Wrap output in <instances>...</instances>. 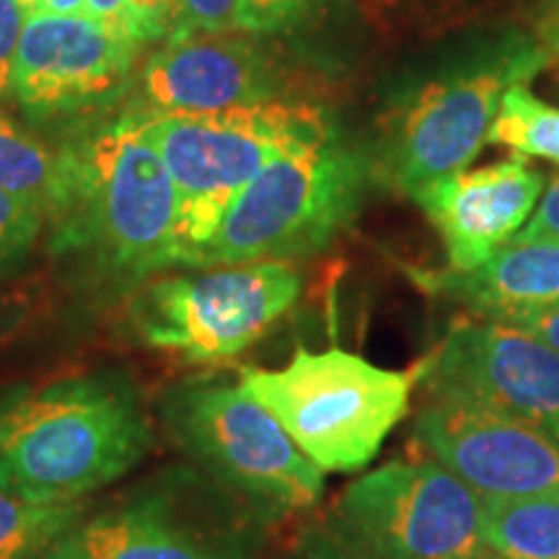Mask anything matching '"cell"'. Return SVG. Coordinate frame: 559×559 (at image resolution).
Segmentation results:
<instances>
[{
    "mask_svg": "<svg viewBox=\"0 0 559 559\" xmlns=\"http://www.w3.org/2000/svg\"><path fill=\"white\" fill-rule=\"evenodd\" d=\"M81 508L39 506L0 485V559H32L73 531Z\"/></svg>",
    "mask_w": 559,
    "mask_h": 559,
    "instance_id": "obj_20",
    "label": "cell"
},
{
    "mask_svg": "<svg viewBox=\"0 0 559 559\" xmlns=\"http://www.w3.org/2000/svg\"><path fill=\"white\" fill-rule=\"evenodd\" d=\"M417 283L481 319L510 321L559 306V241H510L479 267L417 272Z\"/></svg>",
    "mask_w": 559,
    "mask_h": 559,
    "instance_id": "obj_15",
    "label": "cell"
},
{
    "mask_svg": "<svg viewBox=\"0 0 559 559\" xmlns=\"http://www.w3.org/2000/svg\"><path fill=\"white\" fill-rule=\"evenodd\" d=\"M415 376L347 349L298 347L285 368H251L241 386L264 404L321 472L349 474L373 461L409 409Z\"/></svg>",
    "mask_w": 559,
    "mask_h": 559,
    "instance_id": "obj_6",
    "label": "cell"
},
{
    "mask_svg": "<svg viewBox=\"0 0 559 559\" xmlns=\"http://www.w3.org/2000/svg\"><path fill=\"white\" fill-rule=\"evenodd\" d=\"M143 115L145 132L177 190V267H185L192 251L215 234L230 202L272 158L332 138L330 122L309 104L260 102L213 115L143 109Z\"/></svg>",
    "mask_w": 559,
    "mask_h": 559,
    "instance_id": "obj_5",
    "label": "cell"
},
{
    "mask_svg": "<svg viewBox=\"0 0 559 559\" xmlns=\"http://www.w3.org/2000/svg\"><path fill=\"white\" fill-rule=\"evenodd\" d=\"M164 417L181 449L247 498L304 510L324 492V472L241 381L185 383L166 394Z\"/></svg>",
    "mask_w": 559,
    "mask_h": 559,
    "instance_id": "obj_9",
    "label": "cell"
},
{
    "mask_svg": "<svg viewBox=\"0 0 559 559\" xmlns=\"http://www.w3.org/2000/svg\"><path fill=\"white\" fill-rule=\"evenodd\" d=\"M45 215L29 202L0 190V277L26 262L37 243Z\"/></svg>",
    "mask_w": 559,
    "mask_h": 559,
    "instance_id": "obj_21",
    "label": "cell"
},
{
    "mask_svg": "<svg viewBox=\"0 0 559 559\" xmlns=\"http://www.w3.org/2000/svg\"><path fill=\"white\" fill-rule=\"evenodd\" d=\"M549 66H551V62H549ZM555 66H559V60H555Z\"/></svg>",
    "mask_w": 559,
    "mask_h": 559,
    "instance_id": "obj_35",
    "label": "cell"
},
{
    "mask_svg": "<svg viewBox=\"0 0 559 559\" xmlns=\"http://www.w3.org/2000/svg\"><path fill=\"white\" fill-rule=\"evenodd\" d=\"M415 438L479 498L559 492L555 440L477 404L430 396L417 412Z\"/></svg>",
    "mask_w": 559,
    "mask_h": 559,
    "instance_id": "obj_12",
    "label": "cell"
},
{
    "mask_svg": "<svg viewBox=\"0 0 559 559\" xmlns=\"http://www.w3.org/2000/svg\"><path fill=\"white\" fill-rule=\"evenodd\" d=\"M330 534L362 559H487L481 498L438 461H389L342 489Z\"/></svg>",
    "mask_w": 559,
    "mask_h": 559,
    "instance_id": "obj_7",
    "label": "cell"
},
{
    "mask_svg": "<svg viewBox=\"0 0 559 559\" xmlns=\"http://www.w3.org/2000/svg\"><path fill=\"white\" fill-rule=\"evenodd\" d=\"M293 559H362V557L355 555L353 549H347L345 544L334 539L330 531H324V534H313Z\"/></svg>",
    "mask_w": 559,
    "mask_h": 559,
    "instance_id": "obj_29",
    "label": "cell"
},
{
    "mask_svg": "<svg viewBox=\"0 0 559 559\" xmlns=\"http://www.w3.org/2000/svg\"><path fill=\"white\" fill-rule=\"evenodd\" d=\"M26 11L41 13H83L86 11V0H34Z\"/></svg>",
    "mask_w": 559,
    "mask_h": 559,
    "instance_id": "obj_33",
    "label": "cell"
},
{
    "mask_svg": "<svg viewBox=\"0 0 559 559\" xmlns=\"http://www.w3.org/2000/svg\"><path fill=\"white\" fill-rule=\"evenodd\" d=\"M0 190L50 218L60 194V153H50L0 111Z\"/></svg>",
    "mask_w": 559,
    "mask_h": 559,
    "instance_id": "obj_18",
    "label": "cell"
},
{
    "mask_svg": "<svg viewBox=\"0 0 559 559\" xmlns=\"http://www.w3.org/2000/svg\"><path fill=\"white\" fill-rule=\"evenodd\" d=\"M313 0H241L247 32L288 29L311 11Z\"/></svg>",
    "mask_w": 559,
    "mask_h": 559,
    "instance_id": "obj_24",
    "label": "cell"
},
{
    "mask_svg": "<svg viewBox=\"0 0 559 559\" xmlns=\"http://www.w3.org/2000/svg\"><path fill=\"white\" fill-rule=\"evenodd\" d=\"M181 13L194 32H247L241 0H181Z\"/></svg>",
    "mask_w": 559,
    "mask_h": 559,
    "instance_id": "obj_23",
    "label": "cell"
},
{
    "mask_svg": "<svg viewBox=\"0 0 559 559\" xmlns=\"http://www.w3.org/2000/svg\"><path fill=\"white\" fill-rule=\"evenodd\" d=\"M492 559H500V557H492Z\"/></svg>",
    "mask_w": 559,
    "mask_h": 559,
    "instance_id": "obj_36",
    "label": "cell"
},
{
    "mask_svg": "<svg viewBox=\"0 0 559 559\" xmlns=\"http://www.w3.org/2000/svg\"><path fill=\"white\" fill-rule=\"evenodd\" d=\"M280 81L275 62L254 39L236 32L185 29L164 41L143 70L145 111L213 115L270 102Z\"/></svg>",
    "mask_w": 559,
    "mask_h": 559,
    "instance_id": "obj_13",
    "label": "cell"
},
{
    "mask_svg": "<svg viewBox=\"0 0 559 559\" xmlns=\"http://www.w3.org/2000/svg\"><path fill=\"white\" fill-rule=\"evenodd\" d=\"M481 539L500 559H559V492L481 498Z\"/></svg>",
    "mask_w": 559,
    "mask_h": 559,
    "instance_id": "obj_17",
    "label": "cell"
},
{
    "mask_svg": "<svg viewBox=\"0 0 559 559\" xmlns=\"http://www.w3.org/2000/svg\"><path fill=\"white\" fill-rule=\"evenodd\" d=\"M185 29L181 0H124V34L135 45L169 39Z\"/></svg>",
    "mask_w": 559,
    "mask_h": 559,
    "instance_id": "obj_22",
    "label": "cell"
},
{
    "mask_svg": "<svg viewBox=\"0 0 559 559\" xmlns=\"http://www.w3.org/2000/svg\"><path fill=\"white\" fill-rule=\"evenodd\" d=\"M32 313V300L24 290L0 285V347L16 337Z\"/></svg>",
    "mask_w": 559,
    "mask_h": 559,
    "instance_id": "obj_27",
    "label": "cell"
},
{
    "mask_svg": "<svg viewBox=\"0 0 559 559\" xmlns=\"http://www.w3.org/2000/svg\"><path fill=\"white\" fill-rule=\"evenodd\" d=\"M549 66L539 41L500 34L456 47L396 88L381 120V181L409 198L472 164L487 143L506 88Z\"/></svg>",
    "mask_w": 559,
    "mask_h": 559,
    "instance_id": "obj_3",
    "label": "cell"
},
{
    "mask_svg": "<svg viewBox=\"0 0 559 559\" xmlns=\"http://www.w3.org/2000/svg\"><path fill=\"white\" fill-rule=\"evenodd\" d=\"M138 47L86 13L26 11L11 91L34 117L86 109L124 86Z\"/></svg>",
    "mask_w": 559,
    "mask_h": 559,
    "instance_id": "obj_11",
    "label": "cell"
},
{
    "mask_svg": "<svg viewBox=\"0 0 559 559\" xmlns=\"http://www.w3.org/2000/svg\"><path fill=\"white\" fill-rule=\"evenodd\" d=\"M83 13L115 34H120V37H128L124 34V0H86V11Z\"/></svg>",
    "mask_w": 559,
    "mask_h": 559,
    "instance_id": "obj_31",
    "label": "cell"
},
{
    "mask_svg": "<svg viewBox=\"0 0 559 559\" xmlns=\"http://www.w3.org/2000/svg\"><path fill=\"white\" fill-rule=\"evenodd\" d=\"M32 559H86V555L81 551L79 542L73 539V531H68L66 536H60L58 542H52L50 547H45Z\"/></svg>",
    "mask_w": 559,
    "mask_h": 559,
    "instance_id": "obj_32",
    "label": "cell"
},
{
    "mask_svg": "<svg viewBox=\"0 0 559 559\" xmlns=\"http://www.w3.org/2000/svg\"><path fill=\"white\" fill-rule=\"evenodd\" d=\"M177 190L143 109L60 151V194L47 218L55 254L86 257L102 275L135 283L177 267Z\"/></svg>",
    "mask_w": 559,
    "mask_h": 559,
    "instance_id": "obj_1",
    "label": "cell"
},
{
    "mask_svg": "<svg viewBox=\"0 0 559 559\" xmlns=\"http://www.w3.org/2000/svg\"><path fill=\"white\" fill-rule=\"evenodd\" d=\"M21 3H24V5H26V9H29V5L34 3V0H21Z\"/></svg>",
    "mask_w": 559,
    "mask_h": 559,
    "instance_id": "obj_34",
    "label": "cell"
},
{
    "mask_svg": "<svg viewBox=\"0 0 559 559\" xmlns=\"http://www.w3.org/2000/svg\"><path fill=\"white\" fill-rule=\"evenodd\" d=\"M487 143L559 164V109L531 94L526 83H515L502 94Z\"/></svg>",
    "mask_w": 559,
    "mask_h": 559,
    "instance_id": "obj_19",
    "label": "cell"
},
{
    "mask_svg": "<svg viewBox=\"0 0 559 559\" xmlns=\"http://www.w3.org/2000/svg\"><path fill=\"white\" fill-rule=\"evenodd\" d=\"M510 326H519V330L528 332L531 337L542 340L544 345H549L555 353H559V306L510 321Z\"/></svg>",
    "mask_w": 559,
    "mask_h": 559,
    "instance_id": "obj_28",
    "label": "cell"
},
{
    "mask_svg": "<svg viewBox=\"0 0 559 559\" xmlns=\"http://www.w3.org/2000/svg\"><path fill=\"white\" fill-rule=\"evenodd\" d=\"M539 45L549 62L559 60V0H544L539 11Z\"/></svg>",
    "mask_w": 559,
    "mask_h": 559,
    "instance_id": "obj_30",
    "label": "cell"
},
{
    "mask_svg": "<svg viewBox=\"0 0 559 559\" xmlns=\"http://www.w3.org/2000/svg\"><path fill=\"white\" fill-rule=\"evenodd\" d=\"M417 373L430 396L477 404L559 445V353L519 326L456 321Z\"/></svg>",
    "mask_w": 559,
    "mask_h": 559,
    "instance_id": "obj_10",
    "label": "cell"
},
{
    "mask_svg": "<svg viewBox=\"0 0 559 559\" xmlns=\"http://www.w3.org/2000/svg\"><path fill=\"white\" fill-rule=\"evenodd\" d=\"M298 296L300 275L290 262L226 264L153 280L132 300L130 319L151 347L221 362L264 337Z\"/></svg>",
    "mask_w": 559,
    "mask_h": 559,
    "instance_id": "obj_8",
    "label": "cell"
},
{
    "mask_svg": "<svg viewBox=\"0 0 559 559\" xmlns=\"http://www.w3.org/2000/svg\"><path fill=\"white\" fill-rule=\"evenodd\" d=\"M368 166L334 138L280 153L230 202L185 267L290 262L324 251L353 223Z\"/></svg>",
    "mask_w": 559,
    "mask_h": 559,
    "instance_id": "obj_4",
    "label": "cell"
},
{
    "mask_svg": "<svg viewBox=\"0 0 559 559\" xmlns=\"http://www.w3.org/2000/svg\"><path fill=\"white\" fill-rule=\"evenodd\" d=\"M86 559H215L164 500L111 508L73 531Z\"/></svg>",
    "mask_w": 559,
    "mask_h": 559,
    "instance_id": "obj_16",
    "label": "cell"
},
{
    "mask_svg": "<svg viewBox=\"0 0 559 559\" xmlns=\"http://www.w3.org/2000/svg\"><path fill=\"white\" fill-rule=\"evenodd\" d=\"M153 445L140 394L115 376H75L0 404V485L73 506L135 469Z\"/></svg>",
    "mask_w": 559,
    "mask_h": 559,
    "instance_id": "obj_2",
    "label": "cell"
},
{
    "mask_svg": "<svg viewBox=\"0 0 559 559\" xmlns=\"http://www.w3.org/2000/svg\"><path fill=\"white\" fill-rule=\"evenodd\" d=\"M544 177L515 153L500 164L459 171L415 194L436 223L449 254V270L466 272L485 264L515 239L534 213Z\"/></svg>",
    "mask_w": 559,
    "mask_h": 559,
    "instance_id": "obj_14",
    "label": "cell"
},
{
    "mask_svg": "<svg viewBox=\"0 0 559 559\" xmlns=\"http://www.w3.org/2000/svg\"><path fill=\"white\" fill-rule=\"evenodd\" d=\"M513 241H559V177L544 192L539 207L526 221Z\"/></svg>",
    "mask_w": 559,
    "mask_h": 559,
    "instance_id": "obj_26",
    "label": "cell"
},
{
    "mask_svg": "<svg viewBox=\"0 0 559 559\" xmlns=\"http://www.w3.org/2000/svg\"><path fill=\"white\" fill-rule=\"evenodd\" d=\"M26 24V5L21 0H0V96L11 91L13 62L21 32Z\"/></svg>",
    "mask_w": 559,
    "mask_h": 559,
    "instance_id": "obj_25",
    "label": "cell"
}]
</instances>
